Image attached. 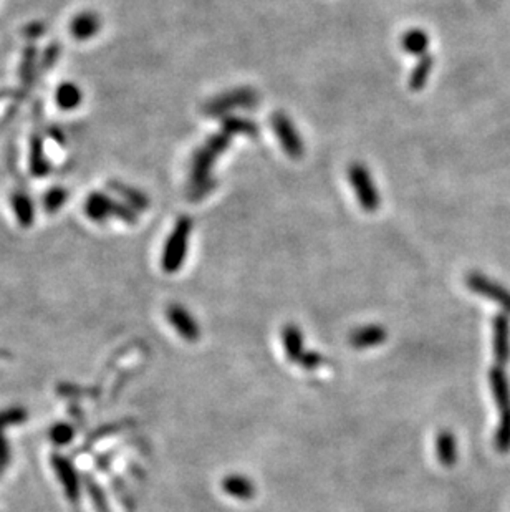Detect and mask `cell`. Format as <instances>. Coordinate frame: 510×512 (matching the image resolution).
Instances as JSON below:
<instances>
[{"label": "cell", "mask_w": 510, "mask_h": 512, "mask_svg": "<svg viewBox=\"0 0 510 512\" xmlns=\"http://www.w3.org/2000/svg\"><path fill=\"white\" fill-rule=\"evenodd\" d=\"M230 141H232V136L229 133H215L194 152L188 191L191 201L205 198L215 188V179L210 178V171H212L215 160L230 146Z\"/></svg>", "instance_id": "cell-1"}, {"label": "cell", "mask_w": 510, "mask_h": 512, "mask_svg": "<svg viewBox=\"0 0 510 512\" xmlns=\"http://www.w3.org/2000/svg\"><path fill=\"white\" fill-rule=\"evenodd\" d=\"M489 386L494 401L499 408L500 421L494 436V446L499 452L510 451V380L502 367H494L489 372Z\"/></svg>", "instance_id": "cell-2"}, {"label": "cell", "mask_w": 510, "mask_h": 512, "mask_svg": "<svg viewBox=\"0 0 510 512\" xmlns=\"http://www.w3.org/2000/svg\"><path fill=\"white\" fill-rule=\"evenodd\" d=\"M193 234V219L188 216H183L176 221L173 233L169 234L166 240L163 257H161V267L164 272L174 274L183 267L186 255H188L189 238Z\"/></svg>", "instance_id": "cell-3"}, {"label": "cell", "mask_w": 510, "mask_h": 512, "mask_svg": "<svg viewBox=\"0 0 510 512\" xmlns=\"http://www.w3.org/2000/svg\"><path fill=\"white\" fill-rule=\"evenodd\" d=\"M259 101H261V95L254 88H235L209 100L203 106V111L210 118L227 116L229 111L239 110V108H249V110L255 108Z\"/></svg>", "instance_id": "cell-4"}, {"label": "cell", "mask_w": 510, "mask_h": 512, "mask_svg": "<svg viewBox=\"0 0 510 512\" xmlns=\"http://www.w3.org/2000/svg\"><path fill=\"white\" fill-rule=\"evenodd\" d=\"M85 213L95 223H105L110 218H118L128 224H136L138 216L128 204L118 203L116 199L103 193H93L85 203Z\"/></svg>", "instance_id": "cell-5"}, {"label": "cell", "mask_w": 510, "mask_h": 512, "mask_svg": "<svg viewBox=\"0 0 510 512\" xmlns=\"http://www.w3.org/2000/svg\"><path fill=\"white\" fill-rule=\"evenodd\" d=\"M348 179L353 191H355L358 203L366 213H375L381 204V196L378 191L375 181H373L370 171L361 162H353L348 167Z\"/></svg>", "instance_id": "cell-6"}, {"label": "cell", "mask_w": 510, "mask_h": 512, "mask_svg": "<svg viewBox=\"0 0 510 512\" xmlns=\"http://www.w3.org/2000/svg\"><path fill=\"white\" fill-rule=\"evenodd\" d=\"M465 284L474 294L492 300L505 313L510 315V290L505 289L504 285H500L480 272H470L465 275Z\"/></svg>", "instance_id": "cell-7"}, {"label": "cell", "mask_w": 510, "mask_h": 512, "mask_svg": "<svg viewBox=\"0 0 510 512\" xmlns=\"http://www.w3.org/2000/svg\"><path fill=\"white\" fill-rule=\"evenodd\" d=\"M271 121L283 151H285L292 160H300L303 152H305V146H303L302 138L298 135L297 128L293 126L290 118L283 115V113H273Z\"/></svg>", "instance_id": "cell-8"}, {"label": "cell", "mask_w": 510, "mask_h": 512, "mask_svg": "<svg viewBox=\"0 0 510 512\" xmlns=\"http://www.w3.org/2000/svg\"><path fill=\"white\" fill-rule=\"evenodd\" d=\"M494 358L500 367L510 362V318L507 313L495 315L492 320Z\"/></svg>", "instance_id": "cell-9"}, {"label": "cell", "mask_w": 510, "mask_h": 512, "mask_svg": "<svg viewBox=\"0 0 510 512\" xmlns=\"http://www.w3.org/2000/svg\"><path fill=\"white\" fill-rule=\"evenodd\" d=\"M168 320L171 325L176 328L181 337L188 342H196L200 337L199 323L196 322L193 315L181 305H171L168 308Z\"/></svg>", "instance_id": "cell-10"}, {"label": "cell", "mask_w": 510, "mask_h": 512, "mask_svg": "<svg viewBox=\"0 0 510 512\" xmlns=\"http://www.w3.org/2000/svg\"><path fill=\"white\" fill-rule=\"evenodd\" d=\"M386 337H388V332H386V328L381 327V325H365V327L353 330L348 340H350V345L353 348L365 350V348L381 345Z\"/></svg>", "instance_id": "cell-11"}, {"label": "cell", "mask_w": 510, "mask_h": 512, "mask_svg": "<svg viewBox=\"0 0 510 512\" xmlns=\"http://www.w3.org/2000/svg\"><path fill=\"white\" fill-rule=\"evenodd\" d=\"M101 30V18L98 13L86 11L78 13L70 23V32L76 40H90Z\"/></svg>", "instance_id": "cell-12"}, {"label": "cell", "mask_w": 510, "mask_h": 512, "mask_svg": "<svg viewBox=\"0 0 510 512\" xmlns=\"http://www.w3.org/2000/svg\"><path fill=\"white\" fill-rule=\"evenodd\" d=\"M436 455H438L441 464L446 467H453L458 462V440H455L453 431L444 430L439 433L436 438Z\"/></svg>", "instance_id": "cell-13"}, {"label": "cell", "mask_w": 510, "mask_h": 512, "mask_svg": "<svg viewBox=\"0 0 510 512\" xmlns=\"http://www.w3.org/2000/svg\"><path fill=\"white\" fill-rule=\"evenodd\" d=\"M53 466H55L58 476H60V481L63 487H65L68 499L72 502H76L78 496H80V487H78V477L75 469H73L70 462L62 456H53Z\"/></svg>", "instance_id": "cell-14"}, {"label": "cell", "mask_w": 510, "mask_h": 512, "mask_svg": "<svg viewBox=\"0 0 510 512\" xmlns=\"http://www.w3.org/2000/svg\"><path fill=\"white\" fill-rule=\"evenodd\" d=\"M27 418V413L23 408H12V410L0 413V471L7 466L8 462V447L4 431L8 425H16V423H22Z\"/></svg>", "instance_id": "cell-15"}, {"label": "cell", "mask_w": 510, "mask_h": 512, "mask_svg": "<svg viewBox=\"0 0 510 512\" xmlns=\"http://www.w3.org/2000/svg\"><path fill=\"white\" fill-rule=\"evenodd\" d=\"M113 193H116L123 201H126L128 206H130L133 211H146L149 208V199L144 193H141L140 189L131 188V186L118 183V181H111L108 184Z\"/></svg>", "instance_id": "cell-16"}, {"label": "cell", "mask_w": 510, "mask_h": 512, "mask_svg": "<svg viewBox=\"0 0 510 512\" xmlns=\"http://www.w3.org/2000/svg\"><path fill=\"white\" fill-rule=\"evenodd\" d=\"M222 489L225 494L235 497V499L247 501L252 499L255 494V486L249 477L240 474H230L222 481Z\"/></svg>", "instance_id": "cell-17"}, {"label": "cell", "mask_w": 510, "mask_h": 512, "mask_svg": "<svg viewBox=\"0 0 510 512\" xmlns=\"http://www.w3.org/2000/svg\"><path fill=\"white\" fill-rule=\"evenodd\" d=\"M282 342L288 360L298 363L303 357V335L297 325H287L282 330Z\"/></svg>", "instance_id": "cell-18"}, {"label": "cell", "mask_w": 510, "mask_h": 512, "mask_svg": "<svg viewBox=\"0 0 510 512\" xmlns=\"http://www.w3.org/2000/svg\"><path fill=\"white\" fill-rule=\"evenodd\" d=\"M81 100L83 93L80 87L75 85V83H62V85L57 88L55 101L62 110H75V108L80 106Z\"/></svg>", "instance_id": "cell-19"}, {"label": "cell", "mask_w": 510, "mask_h": 512, "mask_svg": "<svg viewBox=\"0 0 510 512\" xmlns=\"http://www.w3.org/2000/svg\"><path fill=\"white\" fill-rule=\"evenodd\" d=\"M222 131L229 133L230 136L244 135L249 138L259 136V125L247 118L237 116H224L222 118Z\"/></svg>", "instance_id": "cell-20"}, {"label": "cell", "mask_w": 510, "mask_h": 512, "mask_svg": "<svg viewBox=\"0 0 510 512\" xmlns=\"http://www.w3.org/2000/svg\"><path fill=\"white\" fill-rule=\"evenodd\" d=\"M12 208H13V213H16L17 221L23 226V228H28V226H32L33 218H35V211H33L32 199L28 198L26 193H22V191H17V193H13V196H12Z\"/></svg>", "instance_id": "cell-21"}, {"label": "cell", "mask_w": 510, "mask_h": 512, "mask_svg": "<svg viewBox=\"0 0 510 512\" xmlns=\"http://www.w3.org/2000/svg\"><path fill=\"white\" fill-rule=\"evenodd\" d=\"M401 45L411 55H424V52L429 47V37L421 28H413V30L406 32L401 38Z\"/></svg>", "instance_id": "cell-22"}, {"label": "cell", "mask_w": 510, "mask_h": 512, "mask_svg": "<svg viewBox=\"0 0 510 512\" xmlns=\"http://www.w3.org/2000/svg\"><path fill=\"white\" fill-rule=\"evenodd\" d=\"M433 67H434V58L433 57H431V55L421 57L418 65H416L413 68V72H411V77H409L411 90L419 91L421 88H424L426 83H428V78L431 75V72H433Z\"/></svg>", "instance_id": "cell-23"}, {"label": "cell", "mask_w": 510, "mask_h": 512, "mask_svg": "<svg viewBox=\"0 0 510 512\" xmlns=\"http://www.w3.org/2000/svg\"><path fill=\"white\" fill-rule=\"evenodd\" d=\"M30 167H32V174L35 176H47L48 169V162L45 160V152H43V145L38 138H33L32 140V155H30Z\"/></svg>", "instance_id": "cell-24"}, {"label": "cell", "mask_w": 510, "mask_h": 512, "mask_svg": "<svg viewBox=\"0 0 510 512\" xmlns=\"http://www.w3.org/2000/svg\"><path fill=\"white\" fill-rule=\"evenodd\" d=\"M67 201V191L63 188H53L48 191V193L43 196V206L48 213H55L57 209H60Z\"/></svg>", "instance_id": "cell-25"}, {"label": "cell", "mask_w": 510, "mask_h": 512, "mask_svg": "<svg viewBox=\"0 0 510 512\" xmlns=\"http://www.w3.org/2000/svg\"><path fill=\"white\" fill-rule=\"evenodd\" d=\"M50 438L55 445H67L68 441H72L73 438V428L70 425H57L52 428Z\"/></svg>", "instance_id": "cell-26"}, {"label": "cell", "mask_w": 510, "mask_h": 512, "mask_svg": "<svg viewBox=\"0 0 510 512\" xmlns=\"http://www.w3.org/2000/svg\"><path fill=\"white\" fill-rule=\"evenodd\" d=\"M300 365L305 368V370H315V368H318L320 365H323L325 363V358H323L322 353H318L315 350H310V352H305L303 353V357L300 358Z\"/></svg>", "instance_id": "cell-27"}]
</instances>
